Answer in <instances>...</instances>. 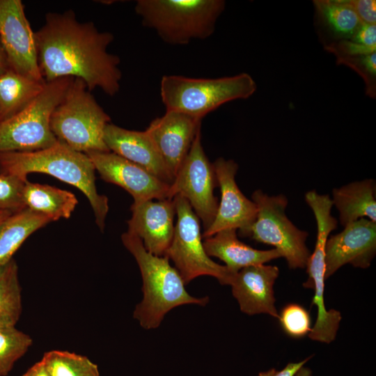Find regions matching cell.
Listing matches in <instances>:
<instances>
[{
	"label": "cell",
	"mask_w": 376,
	"mask_h": 376,
	"mask_svg": "<svg viewBox=\"0 0 376 376\" xmlns=\"http://www.w3.org/2000/svg\"><path fill=\"white\" fill-rule=\"evenodd\" d=\"M50 222L49 218L26 207L3 220L0 224V265L13 259L29 235Z\"/></svg>",
	"instance_id": "23"
},
{
	"label": "cell",
	"mask_w": 376,
	"mask_h": 376,
	"mask_svg": "<svg viewBox=\"0 0 376 376\" xmlns=\"http://www.w3.org/2000/svg\"><path fill=\"white\" fill-rule=\"evenodd\" d=\"M22 200L25 207L52 221L70 218L78 204L75 195L69 191L29 180L24 187Z\"/></svg>",
	"instance_id": "21"
},
{
	"label": "cell",
	"mask_w": 376,
	"mask_h": 376,
	"mask_svg": "<svg viewBox=\"0 0 376 376\" xmlns=\"http://www.w3.org/2000/svg\"><path fill=\"white\" fill-rule=\"evenodd\" d=\"M22 313L18 267L14 259L0 265V327L15 326Z\"/></svg>",
	"instance_id": "25"
},
{
	"label": "cell",
	"mask_w": 376,
	"mask_h": 376,
	"mask_svg": "<svg viewBox=\"0 0 376 376\" xmlns=\"http://www.w3.org/2000/svg\"><path fill=\"white\" fill-rule=\"evenodd\" d=\"M95 171L86 154L74 150L60 141L36 151L0 154V174L27 179L29 173H42L79 189L88 198L96 224L103 232L109 201L97 191Z\"/></svg>",
	"instance_id": "2"
},
{
	"label": "cell",
	"mask_w": 376,
	"mask_h": 376,
	"mask_svg": "<svg viewBox=\"0 0 376 376\" xmlns=\"http://www.w3.org/2000/svg\"><path fill=\"white\" fill-rule=\"evenodd\" d=\"M296 376H311V370L306 367L302 366L296 373Z\"/></svg>",
	"instance_id": "37"
},
{
	"label": "cell",
	"mask_w": 376,
	"mask_h": 376,
	"mask_svg": "<svg viewBox=\"0 0 376 376\" xmlns=\"http://www.w3.org/2000/svg\"><path fill=\"white\" fill-rule=\"evenodd\" d=\"M221 199L211 225L202 234L203 239L209 237L224 229L239 230L242 237H247L249 230L256 220L257 207L246 198L235 182L238 165L232 159L222 157L212 164Z\"/></svg>",
	"instance_id": "12"
},
{
	"label": "cell",
	"mask_w": 376,
	"mask_h": 376,
	"mask_svg": "<svg viewBox=\"0 0 376 376\" xmlns=\"http://www.w3.org/2000/svg\"><path fill=\"white\" fill-rule=\"evenodd\" d=\"M38 61L45 82L62 77L81 79L91 91L113 96L120 90V58L108 52L114 36L92 22H79L72 10L48 13L35 32Z\"/></svg>",
	"instance_id": "1"
},
{
	"label": "cell",
	"mask_w": 376,
	"mask_h": 376,
	"mask_svg": "<svg viewBox=\"0 0 376 376\" xmlns=\"http://www.w3.org/2000/svg\"><path fill=\"white\" fill-rule=\"evenodd\" d=\"M376 253V222L361 218L327 239L324 279L345 264L367 268Z\"/></svg>",
	"instance_id": "14"
},
{
	"label": "cell",
	"mask_w": 376,
	"mask_h": 376,
	"mask_svg": "<svg viewBox=\"0 0 376 376\" xmlns=\"http://www.w3.org/2000/svg\"><path fill=\"white\" fill-rule=\"evenodd\" d=\"M324 49L336 56H357L376 52L375 47H368L351 40H341L324 45Z\"/></svg>",
	"instance_id": "31"
},
{
	"label": "cell",
	"mask_w": 376,
	"mask_h": 376,
	"mask_svg": "<svg viewBox=\"0 0 376 376\" xmlns=\"http://www.w3.org/2000/svg\"><path fill=\"white\" fill-rule=\"evenodd\" d=\"M0 40L11 69L45 81L38 65L35 32L21 0H0Z\"/></svg>",
	"instance_id": "11"
},
{
	"label": "cell",
	"mask_w": 376,
	"mask_h": 376,
	"mask_svg": "<svg viewBox=\"0 0 376 376\" xmlns=\"http://www.w3.org/2000/svg\"><path fill=\"white\" fill-rule=\"evenodd\" d=\"M225 5L223 0H138L134 10L164 42L183 45L210 37Z\"/></svg>",
	"instance_id": "4"
},
{
	"label": "cell",
	"mask_w": 376,
	"mask_h": 376,
	"mask_svg": "<svg viewBox=\"0 0 376 376\" xmlns=\"http://www.w3.org/2000/svg\"><path fill=\"white\" fill-rule=\"evenodd\" d=\"M86 155L101 178L126 190L133 197L134 203L173 198L170 184L139 165L111 151Z\"/></svg>",
	"instance_id": "13"
},
{
	"label": "cell",
	"mask_w": 376,
	"mask_h": 376,
	"mask_svg": "<svg viewBox=\"0 0 376 376\" xmlns=\"http://www.w3.org/2000/svg\"><path fill=\"white\" fill-rule=\"evenodd\" d=\"M350 40L366 46L376 47V24L362 23Z\"/></svg>",
	"instance_id": "33"
},
{
	"label": "cell",
	"mask_w": 376,
	"mask_h": 376,
	"mask_svg": "<svg viewBox=\"0 0 376 376\" xmlns=\"http://www.w3.org/2000/svg\"><path fill=\"white\" fill-rule=\"evenodd\" d=\"M375 182L355 181L332 191V203L339 212L343 226L361 218L376 222Z\"/></svg>",
	"instance_id": "20"
},
{
	"label": "cell",
	"mask_w": 376,
	"mask_h": 376,
	"mask_svg": "<svg viewBox=\"0 0 376 376\" xmlns=\"http://www.w3.org/2000/svg\"><path fill=\"white\" fill-rule=\"evenodd\" d=\"M74 77L46 82L41 93L23 110L0 123V154L45 149L58 142L50 118Z\"/></svg>",
	"instance_id": "7"
},
{
	"label": "cell",
	"mask_w": 376,
	"mask_h": 376,
	"mask_svg": "<svg viewBox=\"0 0 376 376\" xmlns=\"http://www.w3.org/2000/svg\"><path fill=\"white\" fill-rule=\"evenodd\" d=\"M203 240L207 254L222 260L233 274L246 267L263 265L281 257L276 249L258 250L241 242L236 229L221 230Z\"/></svg>",
	"instance_id": "19"
},
{
	"label": "cell",
	"mask_w": 376,
	"mask_h": 376,
	"mask_svg": "<svg viewBox=\"0 0 376 376\" xmlns=\"http://www.w3.org/2000/svg\"><path fill=\"white\" fill-rule=\"evenodd\" d=\"M278 318L284 331L292 337H303L311 329L309 313L299 304L287 305L283 308Z\"/></svg>",
	"instance_id": "29"
},
{
	"label": "cell",
	"mask_w": 376,
	"mask_h": 376,
	"mask_svg": "<svg viewBox=\"0 0 376 376\" xmlns=\"http://www.w3.org/2000/svg\"><path fill=\"white\" fill-rule=\"evenodd\" d=\"M363 24H376V1L375 0H342Z\"/></svg>",
	"instance_id": "32"
},
{
	"label": "cell",
	"mask_w": 376,
	"mask_h": 376,
	"mask_svg": "<svg viewBox=\"0 0 376 376\" xmlns=\"http://www.w3.org/2000/svg\"><path fill=\"white\" fill-rule=\"evenodd\" d=\"M279 274L276 266L264 264L246 267L238 271L230 285L241 311L248 315L266 313L279 318L274 292Z\"/></svg>",
	"instance_id": "18"
},
{
	"label": "cell",
	"mask_w": 376,
	"mask_h": 376,
	"mask_svg": "<svg viewBox=\"0 0 376 376\" xmlns=\"http://www.w3.org/2000/svg\"><path fill=\"white\" fill-rule=\"evenodd\" d=\"M127 232L138 237L145 249L157 256H166L175 226V205L173 198L134 203Z\"/></svg>",
	"instance_id": "15"
},
{
	"label": "cell",
	"mask_w": 376,
	"mask_h": 376,
	"mask_svg": "<svg viewBox=\"0 0 376 376\" xmlns=\"http://www.w3.org/2000/svg\"><path fill=\"white\" fill-rule=\"evenodd\" d=\"M256 88L254 79L245 72L214 79L169 75L163 76L160 81V95L166 110L200 120L226 102L249 98Z\"/></svg>",
	"instance_id": "5"
},
{
	"label": "cell",
	"mask_w": 376,
	"mask_h": 376,
	"mask_svg": "<svg viewBox=\"0 0 376 376\" xmlns=\"http://www.w3.org/2000/svg\"><path fill=\"white\" fill-rule=\"evenodd\" d=\"M313 3L318 24L334 40L333 42L350 40L362 24L342 0H314Z\"/></svg>",
	"instance_id": "24"
},
{
	"label": "cell",
	"mask_w": 376,
	"mask_h": 376,
	"mask_svg": "<svg viewBox=\"0 0 376 376\" xmlns=\"http://www.w3.org/2000/svg\"><path fill=\"white\" fill-rule=\"evenodd\" d=\"M32 338L15 326L0 327V376H6L32 345Z\"/></svg>",
	"instance_id": "27"
},
{
	"label": "cell",
	"mask_w": 376,
	"mask_h": 376,
	"mask_svg": "<svg viewBox=\"0 0 376 376\" xmlns=\"http://www.w3.org/2000/svg\"><path fill=\"white\" fill-rule=\"evenodd\" d=\"M110 120L85 83L74 78L52 113L50 127L58 141L74 150L85 154L109 152L104 134Z\"/></svg>",
	"instance_id": "6"
},
{
	"label": "cell",
	"mask_w": 376,
	"mask_h": 376,
	"mask_svg": "<svg viewBox=\"0 0 376 376\" xmlns=\"http://www.w3.org/2000/svg\"><path fill=\"white\" fill-rule=\"evenodd\" d=\"M311 358L304 359V361L289 363L288 365L281 370H276L274 368H272L266 372H260L258 376H295L297 372Z\"/></svg>",
	"instance_id": "34"
},
{
	"label": "cell",
	"mask_w": 376,
	"mask_h": 376,
	"mask_svg": "<svg viewBox=\"0 0 376 376\" xmlns=\"http://www.w3.org/2000/svg\"><path fill=\"white\" fill-rule=\"evenodd\" d=\"M46 82L23 76L10 68L0 72V123L26 107L42 91Z\"/></svg>",
	"instance_id": "22"
},
{
	"label": "cell",
	"mask_w": 376,
	"mask_h": 376,
	"mask_svg": "<svg viewBox=\"0 0 376 376\" xmlns=\"http://www.w3.org/2000/svg\"><path fill=\"white\" fill-rule=\"evenodd\" d=\"M22 376H49L42 361L36 363Z\"/></svg>",
	"instance_id": "35"
},
{
	"label": "cell",
	"mask_w": 376,
	"mask_h": 376,
	"mask_svg": "<svg viewBox=\"0 0 376 376\" xmlns=\"http://www.w3.org/2000/svg\"><path fill=\"white\" fill-rule=\"evenodd\" d=\"M13 212L8 210H0V224L9 217Z\"/></svg>",
	"instance_id": "38"
},
{
	"label": "cell",
	"mask_w": 376,
	"mask_h": 376,
	"mask_svg": "<svg viewBox=\"0 0 376 376\" xmlns=\"http://www.w3.org/2000/svg\"><path fill=\"white\" fill-rule=\"evenodd\" d=\"M216 186L213 164L204 152L200 131L171 185V194L172 198L180 195L189 202L204 230L211 225L217 211L219 203L214 195Z\"/></svg>",
	"instance_id": "10"
},
{
	"label": "cell",
	"mask_w": 376,
	"mask_h": 376,
	"mask_svg": "<svg viewBox=\"0 0 376 376\" xmlns=\"http://www.w3.org/2000/svg\"><path fill=\"white\" fill-rule=\"evenodd\" d=\"M41 361L49 376H100L97 366L88 357L68 351L47 352Z\"/></svg>",
	"instance_id": "26"
},
{
	"label": "cell",
	"mask_w": 376,
	"mask_h": 376,
	"mask_svg": "<svg viewBox=\"0 0 376 376\" xmlns=\"http://www.w3.org/2000/svg\"><path fill=\"white\" fill-rule=\"evenodd\" d=\"M177 222L166 256L185 285L201 276H211L222 285H230L235 274L207 254L201 232L200 219L182 196L173 197Z\"/></svg>",
	"instance_id": "8"
},
{
	"label": "cell",
	"mask_w": 376,
	"mask_h": 376,
	"mask_svg": "<svg viewBox=\"0 0 376 376\" xmlns=\"http://www.w3.org/2000/svg\"><path fill=\"white\" fill-rule=\"evenodd\" d=\"M336 63L356 71L365 82L367 95L376 97V52L357 56H336Z\"/></svg>",
	"instance_id": "28"
},
{
	"label": "cell",
	"mask_w": 376,
	"mask_h": 376,
	"mask_svg": "<svg viewBox=\"0 0 376 376\" xmlns=\"http://www.w3.org/2000/svg\"><path fill=\"white\" fill-rule=\"evenodd\" d=\"M201 121L179 111L166 110L146 130L175 177L201 131Z\"/></svg>",
	"instance_id": "16"
},
{
	"label": "cell",
	"mask_w": 376,
	"mask_h": 376,
	"mask_svg": "<svg viewBox=\"0 0 376 376\" xmlns=\"http://www.w3.org/2000/svg\"><path fill=\"white\" fill-rule=\"evenodd\" d=\"M251 198L256 205L257 214L247 237L274 246L285 258L290 268L305 267L310 256L306 245L308 234L297 228L287 217L286 196H269L258 189L253 193Z\"/></svg>",
	"instance_id": "9"
},
{
	"label": "cell",
	"mask_w": 376,
	"mask_h": 376,
	"mask_svg": "<svg viewBox=\"0 0 376 376\" xmlns=\"http://www.w3.org/2000/svg\"><path fill=\"white\" fill-rule=\"evenodd\" d=\"M125 247L135 258L142 278V300L136 306L133 318L146 329L157 328L173 308L185 304L204 306L209 298L196 297L185 288L178 272L167 256L149 253L141 240L128 232L121 235Z\"/></svg>",
	"instance_id": "3"
},
{
	"label": "cell",
	"mask_w": 376,
	"mask_h": 376,
	"mask_svg": "<svg viewBox=\"0 0 376 376\" xmlns=\"http://www.w3.org/2000/svg\"><path fill=\"white\" fill-rule=\"evenodd\" d=\"M8 67L7 56L0 40V72Z\"/></svg>",
	"instance_id": "36"
},
{
	"label": "cell",
	"mask_w": 376,
	"mask_h": 376,
	"mask_svg": "<svg viewBox=\"0 0 376 376\" xmlns=\"http://www.w3.org/2000/svg\"><path fill=\"white\" fill-rule=\"evenodd\" d=\"M27 179L0 174V210L15 212L25 208L22 193Z\"/></svg>",
	"instance_id": "30"
},
{
	"label": "cell",
	"mask_w": 376,
	"mask_h": 376,
	"mask_svg": "<svg viewBox=\"0 0 376 376\" xmlns=\"http://www.w3.org/2000/svg\"><path fill=\"white\" fill-rule=\"evenodd\" d=\"M104 139L111 152L139 165L168 184L173 182L175 176L146 130H130L109 123L104 130Z\"/></svg>",
	"instance_id": "17"
}]
</instances>
